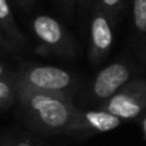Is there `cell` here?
Wrapping results in <instances>:
<instances>
[{"label": "cell", "mask_w": 146, "mask_h": 146, "mask_svg": "<svg viewBox=\"0 0 146 146\" xmlns=\"http://www.w3.org/2000/svg\"><path fill=\"white\" fill-rule=\"evenodd\" d=\"M130 80V67L126 63L116 62L102 69L92 85V96L98 102H105L119 92Z\"/></svg>", "instance_id": "obj_6"}, {"label": "cell", "mask_w": 146, "mask_h": 146, "mask_svg": "<svg viewBox=\"0 0 146 146\" xmlns=\"http://www.w3.org/2000/svg\"><path fill=\"white\" fill-rule=\"evenodd\" d=\"M12 146H40L37 140H35L33 137H29V136H23L15 142H12Z\"/></svg>", "instance_id": "obj_12"}, {"label": "cell", "mask_w": 146, "mask_h": 146, "mask_svg": "<svg viewBox=\"0 0 146 146\" xmlns=\"http://www.w3.org/2000/svg\"><path fill=\"white\" fill-rule=\"evenodd\" d=\"M17 2V5L22 7V9H25V10H30L33 6H35V0H16Z\"/></svg>", "instance_id": "obj_14"}, {"label": "cell", "mask_w": 146, "mask_h": 146, "mask_svg": "<svg viewBox=\"0 0 146 146\" xmlns=\"http://www.w3.org/2000/svg\"><path fill=\"white\" fill-rule=\"evenodd\" d=\"M0 146H12V140H9V139L2 140V142H0Z\"/></svg>", "instance_id": "obj_18"}, {"label": "cell", "mask_w": 146, "mask_h": 146, "mask_svg": "<svg viewBox=\"0 0 146 146\" xmlns=\"http://www.w3.org/2000/svg\"><path fill=\"white\" fill-rule=\"evenodd\" d=\"M17 102L16 73L9 72L5 66L0 69V112L7 110Z\"/></svg>", "instance_id": "obj_9"}, {"label": "cell", "mask_w": 146, "mask_h": 146, "mask_svg": "<svg viewBox=\"0 0 146 146\" xmlns=\"http://www.w3.org/2000/svg\"><path fill=\"white\" fill-rule=\"evenodd\" d=\"M133 26L140 36H146V0H133Z\"/></svg>", "instance_id": "obj_10"}, {"label": "cell", "mask_w": 146, "mask_h": 146, "mask_svg": "<svg viewBox=\"0 0 146 146\" xmlns=\"http://www.w3.org/2000/svg\"><path fill=\"white\" fill-rule=\"evenodd\" d=\"M0 32L10 43L15 53L27 49V39L16 23L9 0H0Z\"/></svg>", "instance_id": "obj_8"}, {"label": "cell", "mask_w": 146, "mask_h": 146, "mask_svg": "<svg viewBox=\"0 0 146 146\" xmlns=\"http://www.w3.org/2000/svg\"><path fill=\"white\" fill-rule=\"evenodd\" d=\"M76 3H79L80 6L86 7V6H89V3H90V0H76Z\"/></svg>", "instance_id": "obj_17"}, {"label": "cell", "mask_w": 146, "mask_h": 146, "mask_svg": "<svg viewBox=\"0 0 146 146\" xmlns=\"http://www.w3.org/2000/svg\"><path fill=\"white\" fill-rule=\"evenodd\" d=\"M2 67H3V64H2V63H0V69H2Z\"/></svg>", "instance_id": "obj_19"}, {"label": "cell", "mask_w": 146, "mask_h": 146, "mask_svg": "<svg viewBox=\"0 0 146 146\" xmlns=\"http://www.w3.org/2000/svg\"><path fill=\"white\" fill-rule=\"evenodd\" d=\"M99 105L100 109L122 120L140 117L146 112V79L129 80L119 92Z\"/></svg>", "instance_id": "obj_4"}, {"label": "cell", "mask_w": 146, "mask_h": 146, "mask_svg": "<svg viewBox=\"0 0 146 146\" xmlns=\"http://www.w3.org/2000/svg\"><path fill=\"white\" fill-rule=\"evenodd\" d=\"M122 2L123 0H98L96 5H99L113 22L122 10Z\"/></svg>", "instance_id": "obj_11"}, {"label": "cell", "mask_w": 146, "mask_h": 146, "mask_svg": "<svg viewBox=\"0 0 146 146\" xmlns=\"http://www.w3.org/2000/svg\"><path fill=\"white\" fill-rule=\"evenodd\" d=\"M19 113L23 122L43 135L79 136L80 112L72 98L47 93L32 88L16 73Z\"/></svg>", "instance_id": "obj_1"}, {"label": "cell", "mask_w": 146, "mask_h": 146, "mask_svg": "<svg viewBox=\"0 0 146 146\" xmlns=\"http://www.w3.org/2000/svg\"><path fill=\"white\" fill-rule=\"evenodd\" d=\"M59 3L62 5V7L66 10L67 15H70L73 12V6L76 5V0H59Z\"/></svg>", "instance_id": "obj_13"}, {"label": "cell", "mask_w": 146, "mask_h": 146, "mask_svg": "<svg viewBox=\"0 0 146 146\" xmlns=\"http://www.w3.org/2000/svg\"><path fill=\"white\" fill-rule=\"evenodd\" d=\"M112 44H113L112 20L99 5H95L90 22V32H89V60L93 64L102 63L108 57Z\"/></svg>", "instance_id": "obj_5"}, {"label": "cell", "mask_w": 146, "mask_h": 146, "mask_svg": "<svg viewBox=\"0 0 146 146\" xmlns=\"http://www.w3.org/2000/svg\"><path fill=\"white\" fill-rule=\"evenodd\" d=\"M0 47H3L5 50H7V52H12V53H15V50H13V47L10 46V43L6 40V37L2 35V32H0Z\"/></svg>", "instance_id": "obj_15"}, {"label": "cell", "mask_w": 146, "mask_h": 146, "mask_svg": "<svg viewBox=\"0 0 146 146\" xmlns=\"http://www.w3.org/2000/svg\"><path fill=\"white\" fill-rule=\"evenodd\" d=\"M17 76L35 89L72 99L78 88V79L70 72L56 66L27 64L17 72Z\"/></svg>", "instance_id": "obj_2"}, {"label": "cell", "mask_w": 146, "mask_h": 146, "mask_svg": "<svg viewBox=\"0 0 146 146\" xmlns=\"http://www.w3.org/2000/svg\"><path fill=\"white\" fill-rule=\"evenodd\" d=\"M122 123V119L103 110H82L80 112V127H79V137L80 136H90L95 133H105L110 132Z\"/></svg>", "instance_id": "obj_7"}, {"label": "cell", "mask_w": 146, "mask_h": 146, "mask_svg": "<svg viewBox=\"0 0 146 146\" xmlns=\"http://www.w3.org/2000/svg\"><path fill=\"white\" fill-rule=\"evenodd\" d=\"M32 29L40 43L39 52L69 59L76 57L78 44L75 37L54 17L46 15L36 16L32 22Z\"/></svg>", "instance_id": "obj_3"}, {"label": "cell", "mask_w": 146, "mask_h": 146, "mask_svg": "<svg viewBox=\"0 0 146 146\" xmlns=\"http://www.w3.org/2000/svg\"><path fill=\"white\" fill-rule=\"evenodd\" d=\"M140 126H142V132H143V136H145V139H146V115L142 117V120H140Z\"/></svg>", "instance_id": "obj_16"}]
</instances>
